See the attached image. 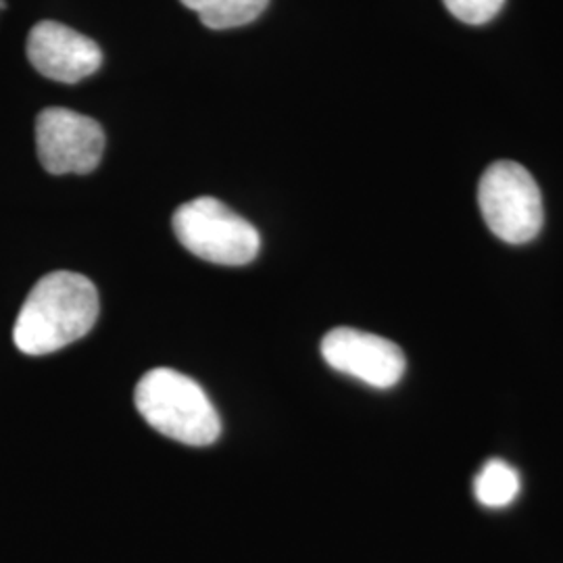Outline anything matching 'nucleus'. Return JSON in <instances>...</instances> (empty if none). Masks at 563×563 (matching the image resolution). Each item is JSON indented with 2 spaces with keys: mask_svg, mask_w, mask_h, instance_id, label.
Wrapping results in <instances>:
<instances>
[{
  "mask_svg": "<svg viewBox=\"0 0 563 563\" xmlns=\"http://www.w3.org/2000/svg\"><path fill=\"white\" fill-rule=\"evenodd\" d=\"M444 7L457 20L470 25H483L493 20L501 9L505 0H443Z\"/></svg>",
  "mask_w": 563,
  "mask_h": 563,
  "instance_id": "9d476101",
  "label": "nucleus"
},
{
  "mask_svg": "<svg viewBox=\"0 0 563 563\" xmlns=\"http://www.w3.org/2000/svg\"><path fill=\"white\" fill-rule=\"evenodd\" d=\"M36 151L42 167L53 176L90 174L104 153L99 121L63 107H48L36 118Z\"/></svg>",
  "mask_w": 563,
  "mask_h": 563,
  "instance_id": "39448f33",
  "label": "nucleus"
},
{
  "mask_svg": "<svg viewBox=\"0 0 563 563\" xmlns=\"http://www.w3.org/2000/svg\"><path fill=\"white\" fill-rule=\"evenodd\" d=\"M478 205L490 232L509 244H526L543 228L541 188L520 163H493L478 184Z\"/></svg>",
  "mask_w": 563,
  "mask_h": 563,
  "instance_id": "20e7f679",
  "label": "nucleus"
},
{
  "mask_svg": "<svg viewBox=\"0 0 563 563\" xmlns=\"http://www.w3.org/2000/svg\"><path fill=\"white\" fill-rule=\"evenodd\" d=\"M97 318V286L81 274L53 272L27 295L13 328V341L25 355H48L80 341Z\"/></svg>",
  "mask_w": 563,
  "mask_h": 563,
  "instance_id": "f257e3e1",
  "label": "nucleus"
},
{
  "mask_svg": "<svg viewBox=\"0 0 563 563\" xmlns=\"http://www.w3.org/2000/svg\"><path fill=\"white\" fill-rule=\"evenodd\" d=\"M136 409L163 437L190 446L213 444L222 434L220 416L199 384L169 367L142 376Z\"/></svg>",
  "mask_w": 563,
  "mask_h": 563,
  "instance_id": "f03ea898",
  "label": "nucleus"
},
{
  "mask_svg": "<svg viewBox=\"0 0 563 563\" xmlns=\"http://www.w3.org/2000/svg\"><path fill=\"white\" fill-rule=\"evenodd\" d=\"M25 53L38 74L60 84H78L97 74L102 65L99 44L59 21L36 23L27 36Z\"/></svg>",
  "mask_w": 563,
  "mask_h": 563,
  "instance_id": "0eeeda50",
  "label": "nucleus"
},
{
  "mask_svg": "<svg viewBox=\"0 0 563 563\" xmlns=\"http://www.w3.org/2000/svg\"><path fill=\"white\" fill-rule=\"evenodd\" d=\"M323 362L374 388H390L405 374L401 346L355 328L330 330L322 341Z\"/></svg>",
  "mask_w": 563,
  "mask_h": 563,
  "instance_id": "423d86ee",
  "label": "nucleus"
},
{
  "mask_svg": "<svg viewBox=\"0 0 563 563\" xmlns=\"http://www.w3.org/2000/svg\"><path fill=\"white\" fill-rule=\"evenodd\" d=\"M174 232L186 251L216 265H246L262 249L257 228L213 197H199L178 207Z\"/></svg>",
  "mask_w": 563,
  "mask_h": 563,
  "instance_id": "7ed1b4c3",
  "label": "nucleus"
},
{
  "mask_svg": "<svg viewBox=\"0 0 563 563\" xmlns=\"http://www.w3.org/2000/svg\"><path fill=\"white\" fill-rule=\"evenodd\" d=\"M209 30H232L260 20L269 0H180Z\"/></svg>",
  "mask_w": 563,
  "mask_h": 563,
  "instance_id": "6e6552de",
  "label": "nucleus"
},
{
  "mask_svg": "<svg viewBox=\"0 0 563 563\" xmlns=\"http://www.w3.org/2000/svg\"><path fill=\"white\" fill-rule=\"evenodd\" d=\"M520 493L518 472L504 462L490 460L483 465L474 481V495L484 507H507L516 501Z\"/></svg>",
  "mask_w": 563,
  "mask_h": 563,
  "instance_id": "1a4fd4ad",
  "label": "nucleus"
}]
</instances>
